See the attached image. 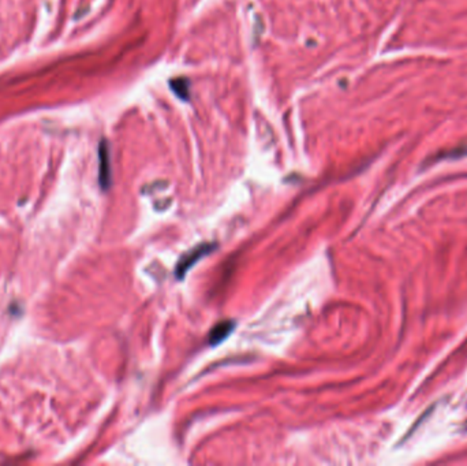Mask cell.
I'll use <instances>...</instances> for the list:
<instances>
[{
    "label": "cell",
    "instance_id": "cell-1",
    "mask_svg": "<svg viewBox=\"0 0 467 466\" xmlns=\"http://www.w3.org/2000/svg\"><path fill=\"white\" fill-rule=\"evenodd\" d=\"M212 249H213L212 243H204V245H200L195 249H193L186 256H183L176 267V277H181V279L185 277V274L190 270V267H193L201 258L207 256Z\"/></svg>",
    "mask_w": 467,
    "mask_h": 466
},
{
    "label": "cell",
    "instance_id": "cell-2",
    "mask_svg": "<svg viewBox=\"0 0 467 466\" xmlns=\"http://www.w3.org/2000/svg\"><path fill=\"white\" fill-rule=\"evenodd\" d=\"M99 155H100V185L102 188L107 189L111 184V167H109V151L105 141L100 144Z\"/></svg>",
    "mask_w": 467,
    "mask_h": 466
},
{
    "label": "cell",
    "instance_id": "cell-3",
    "mask_svg": "<svg viewBox=\"0 0 467 466\" xmlns=\"http://www.w3.org/2000/svg\"><path fill=\"white\" fill-rule=\"evenodd\" d=\"M234 327H235V324H234L232 322H223V323H219L216 327L210 331V335H209V344L213 346L220 344L223 339L227 338V335H230V332L234 329Z\"/></svg>",
    "mask_w": 467,
    "mask_h": 466
},
{
    "label": "cell",
    "instance_id": "cell-4",
    "mask_svg": "<svg viewBox=\"0 0 467 466\" xmlns=\"http://www.w3.org/2000/svg\"><path fill=\"white\" fill-rule=\"evenodd\" d=\"M171 88H173V92L183 100L189 99V83L186 80H183V78L173 80L171 81Z\"/></svg>",
    "mask_w": 467,
    "mask_h": 466
}]
</instances>
